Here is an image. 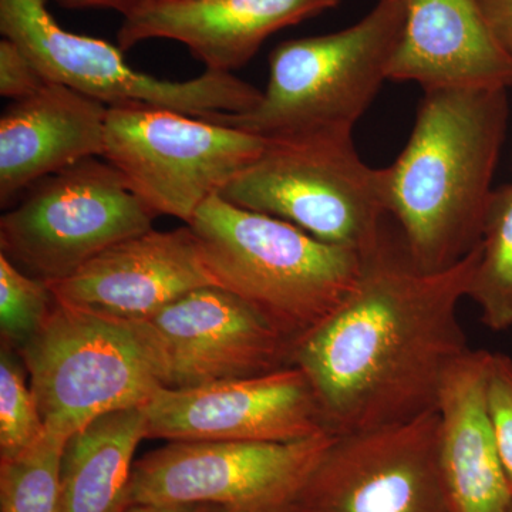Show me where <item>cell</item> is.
Segmentation results:
<instances>
[{
    "mask_svg": "<svg viewBox=\"0 0 512 512\" xmlns=\"http://www.w3.org/2000/svg\"><path fill=\"white\" fill-rule=\"evenodd\" d=\"M491 352L468 350L441 386L439 461L448 512H511L512 490L487 402Z\"/></svg>",
    "mask_w": 512,
    "mask_h": 512,
    "instance_id": "cell-18",
    "label": "cell"
},
{
    "mask_svg": "<svg viewBox=\"0 0 512 512\" xmlns=\"http://www.w3.org/2000/svg\"><path fill=\"white\" fill-rule=\"evenodd\" d=\"M18 349H0V463L16 460L46 437V427Z\"/></svg>",
    "mask_w": 512,
    "mask_h": 512,
    "instance_id": "cell-22",
    "label": "cell"
},
{
    "mask_svg": "<svg viewBox=\"0 0 512 512\" xmlns=\"http://www.w3.org/2000/svg\"><path fill=\"white\" fill-rule=\"evenodd\" d=\"M190 227L214 285L248 303L295 345L338 311L365 268L366 255L220 195L202 205Z\"/></svg>",
    "mask_w": 512,
    "mask_h": 512,
    "instance_id": "cell-3",
    "label": "cell"
},
{
    "mask_svg": "<svg viewBox=\"0 0 512 512\" xmlns=\"http://www.w3.org/2000/svg\"><path fill=\"white\" fill-rule=\"evenodd\" d=\"M508 120L504 87L424 92L406 147L383 168L387 214L421 271L450 268L480 244Z\"/></svg>",
    "mask_w": 512,
    "mask_h": 512,
    "instance_id": "cell-2",
    "label": "cell"
},
{
    "mask_svg": "<svg viewBox=\"0 0 512 512\" xmlns=\"http://www.w3.org/2000/svg\"><path fill=\"white\" fill-rule=\"evenodd\" d=\"M265 138L144 103L109 106L103 157L156 215L190 225L261 156Z\"/></svg>",
    "mask_w": 512,
    "mask_h": 512,
    "instance_id": "cell-7",
    "label": "cell"
},
{
    "mask_svg": "<svg viewBox=\"0 0 512 512\" xmlns=\"http://www.w3.org/2000/svg\"><path fill=\"white\" fill-rule=\"evenodd\" d=\"M488 30L512 60V0H478Z\"/></svg>",
    "mask_w": 512,
    "mask_h": 512,
    "instance_id": "cell-26",
    "label": "cell"
},
{
    "mask_svg": "<svg viewBox=\"0 0 512 512\" xmlns=\"http://www.w3.org/2000/svg\"><path fill=\"white\" fill-rule=\"evenodd\" d=\"M487 402L501 463L512 490V359L504 353H491Z\"/></svg>",
    "mask_w": 512,
    "mask_h": 512,
    "instance_id": "cell-24",
    "label": "cell"
},
{
    "mask_svg": "<svg viewBox=\"0 0 512 512\" xmlns=\"http://www.w3.org/2000/svg\"><path fill=\"white\" fill-rule=\"evenodd\" d=\"M64 443L46 434L22 457L0 463V512H59Z\"/></svg>",
    "mask_w": 512,
    "mask_h": 512,
    "instance_id": "cell-21",
    "label": "cell"
},
{
    "mask_svg": "<svg viewBox=\"0 0 512 512\" xmlns=\"http://www.w3.org/2000/svg\"><path fill=\"white\" fill-rule=\"evenodd\" d=\"M220 197L362 255L379 247L389 215L383 168L360 158L352 131L269 138Z\"/></svg>",
    "mask_w": 512,
    "mask_h": 512,
    "instance_id": "cell-6",
    "label": "cell"
},
{
    "mask_svg": "<svg viewBox=\"0 0 512 512\" xmlns=\"http://www.w3.org/2000/svg\"><path fill=\"white\" fill-rule=\"evenodd\" d=\"M511 512H512V510H511Z\"/></svg>",
    "mask_w": 512,
    "mask_h": 512,
    "instance_id": "cell-30",
    "label": "cell"
},
{
    "mask_svg": "<svg viewBox=\"0 0 512 512\" xmlns=\"http://www.w3.org/2000/svg\"><path fill=\"white\" fill-rule=\"evenodd\" d=\"M201 504H134L121 512H198Z\"/></svg>",
    "mask_w": 512,
    "mask_h": 512,
    "instance_id": "cell-28",
    "label": "cell"
},
{
    "mask_svg": "<svg viewBox=\"0 0 512 512\" xmlns=\"http://www.w3.org/2000/svg\"><path fill=\"white\" fill-rule=\"evenodd\" d=\"M481 244L443 271H421L383 237L355 291L295 346L335 436L379 429L437 409L448 370L470 348L458 322Z\"/></svg>",
    "mask_w": 512,
    "mask_h": 512,
    "instance_id": "cell-1",
    "label": "cell"
},
{
    "mask_svg": "<svg viewBox=\"0 0 512 512\" xmlns=\"http://www.w3.org/2000/svg\"><path fill=\"white\" fill-rule=\"evenodd\" d=\"M67 9H111L127 16L150 0H56Z\"/></svg>",
    "mask_w": 512,
    "mask_h": 512,
    "instance_id": "cell-27",
    "label": "cell"
},
{
    "mask_svg": "<svg viewBox=\"0 0 512 512\" xmlns=\"http://www.w3.org/2000/svg\"><path fill=\"white\" fill-rule=\"evenodd\" d=\"M146 320L163 350L170 389L266 375L293 365L295 343L218 286L192 291Z\"/></svg>",
    "mask_w": 512,
    "mask_h": 512,
    "instance_id": "cell-13",
    "label": "cell"
},
{
    "mask_svg": "<svg viewBox=\"0 0 512 512\" xmlns=\"http://www.w3.org/2000/svg\"><path fill=\"white\" fill-rule=\"evenodd\" d=\"M339 0H150L124 16L121 50L150 39L183 43L212 72L232 73L278 30L335 8Z\"/></svg>",
    "mask_w": 512,
    "mask_h": 512,
    "instance_id": "cell-15",
    "label": "cell"
},
{
    "mask_svg": "<svg viewBox=\"0 0 512 512\" xmlns=\"http://www.w3.org/2000/svg\"><path fill=\"white\" fill-rule=\"evenodd\" d=\"M144 439L143 407L104 414L70 436L60 458L59 512L126 510L134 454Z\"/></svg>",
    "mask_w": 512,
    "mask_h": 512,
    "instance_id": "cell-19",
    "label": "cell"
},
{
    "mask_svg": "<svg viewBox=\"0 0 512 512\" xmlns=\"http://www.w3.org/2000/svg\"><path fill=\"white\" fill-rule=\"evenodd\" d=\"M198 512H237L231 510V508L224 507V505L214 504H201L200 511Z\"/></svg>",
    "mask_w": 512,
    "mask_h": 512,
    "instance_id": "cell-29",
    "label": "cell"
},
{
    "mask_svg": "<svg viewBox=\"0 0 512 512\" xmlns=\"http://www.w3.org/2000/svg\"><path fill=\"white\" fill-rule=\"evenodd\" d=\"M480 244L467 298L488 329L504 332L512 328V183L493 191Z\"/></svg>",
    "mask_w": 512,
    "mask_h": 512,
    "instance_id": "cell-20",
    "label": "cell"
},
{
    "mask_svg": "<svg viewBox=\"0 0 512 512\" xmlns=\"http://www.w3.org/2000/svg\"><path fill=\"white\" fill-rule=\"evenodd\" d=\"M47 80L36 64L12 40L0 42V94L13 101L39 92Z\"/></svg>",
    "mask_w": 512,
    "mask_h": 512,
    "instance_id": "cell-25",
    "label": "cell"
},
{
    "mask_svg": "<svg viewBox=\"0 0 512 512\" xmlns=\"http://www.w3.org/2000/svg\"><path fill=\"white\" fill-rule=\"evenodd\" d=\"M157 215L103 157L30 187L0 218V254L46 284L69 278L117 242L153 229Z\"/></svg>",
    "mask_w": 512,
    "mask_h": 512,
    "instance_id": "cell-8",
    "label": "cell"
},
{
    "mask_svg": "<svg viewBox=\"0 0 512 512\" xmlns=\"http://www.w3.org/2000/svg\"><path fill=\"white\" fill-rule=\"evenodd\" d=\"M284 512H448L437 409L335 436Z\"/></svg>",
    "mask_w": 512,
    "mask_h": 512,
    "instance_id": "cell-11",
    "label": "cell"
},
{
    "mask_svg": "<svg viewBox=\"0 0 512 512\" xmlns=\"http://www.w3.org/2000/svg\"><path fill=\"white\" fill-rule=\"evenodd\" d=\"M335 434L292 443L168 441L137 460L128 505L214 504L284 512Z\"/></svg>",
    "mask_w": 512,
    "mask_h": 512,
    "instance_id": "cell-10",
    "label": "cell"
},
{
    "mask_svg": "<svg viewBox=\"0 0 512 512\" xmlns=\"http://www.w3.org/2000/svg\"><path fill=\"white\" fill-rule=\"evenodd\" d=\"M46 433L66 441L117 410L144 407L167 387L163 350L147 320H126L57 301L18 349Z\"/></svg>",
    "mask_w": 512,
    "mask_h": 512,
    "instance_id": "cell-4",
    "label": "cell"
},
{
    "mask_svg": "<svg viewBox=\"0 0 512 512\" xmlns=\"http://www.w3.org/2000/svg\"><path fill=\"white\" fill-rule=\"evenodd\" d=\"M147 439L292 443L329 433L301 367L191 389L158 390L143 407Z\"/></svg>",
    "mask_w": 512,
    "mask_h": 512,
    "instance_id": "cell-12",
    "label": "cell"
},
{
    "mask_svg": "<svg viewBox=\"0 0 512 512\" xmlns=\"http://www.w3.org/2000/svg\"><path fill=\"white\" fill-rule=\"evenodd\" d=\"M215 286L190 225L150 231L117 242L63 281L56 299L74 308L146 320L197 289Z\"/></svg>",
    "mask_w": 512,
    "mask_h": 512,
    "instance_id": "cell-14",
    "label": "cell"
},
{
    "mask_svg": "<svg viewBox=\"0 0 512 512\" xmlns=\"http://www.w3.org/2000/svg\"><path fill=\"white\" fill-rule=\"evenodd\" d=\"M406 22L389 80L421 89L512 86V60L488 30L478 0H402Z\"/></svg>",
    "mask_w": 512,
    "mask_h": 512,
    "instance_id": "cell-17",
    "label": "cell"
},
{
    "mask_svg": "<svg viewBox=\"0 0 512 512\" xmlns=\"http://www.w3.org/2000/svg\"><path fill=\"white\" fill-rule=\"evenodd\" d=\"M0 32L28 55L47 82L107 106L144 103L207 117L247 113L262 99L261 90L232 73L207 70L195 79L174 82L138 72L120 47L63 29L47 9V0H0Z\"/></svg>",
    "mask_w": 512,
    "mask_h": 512,
    "instance_id": "cell-9",
    "label": "cell"
},
{
    "mask_svg": "<svg viewBox=\"0 0 512 512\" xmlns=\"http://www.w3.org/2000/svg\"><path fill=\"white\" fill-rule=\"evenodd\" d=\"M56 305L46 282L20 271L0 254V332L2 342L20 349L42 328Z\"/></svg>",
    "mask_w": 512,
    "mask_h": 512,
    "instance_id": "cell-23",
    "label": "cell"
},
{
    "mask_svg": "<svg viewBox=\"0 0 512 512\" xmlns=\"http://www.w3.org/2000/svg\"><path fill=\"white\" fill-rule=\"evenodd\" d=\"M404 22L402 0H379L350 28L281 43L269 56L268 86L254 109L202 119L265 140L353 131L389 80Z\"/></svg>",
    "mask_w": 512,
    "mask_h": 512,
    "instance_id": "cell-5",
    "label": "cell"
},
{
    "mask_svg": "<svg viewBox=\"0 0 512 512\" xmlns=\"http://www.w3.org/2000/svg\"><path fill=\"white\" fill-rule=\"evenodd\" d=\"M107 111V104L52 82L10 104L0 119L2 207L50 175L103 156Z\"/></svg>",
    "mask_w": 512,
    "mask_h": 512,
    "instance_id": "cell-16",
    "label": "cell"
}]
</instances>
